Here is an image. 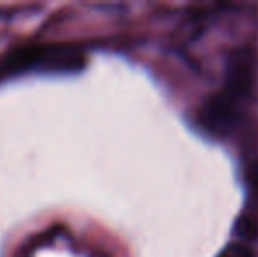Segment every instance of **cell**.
<instances>
[{"instance_id":"7a4b0ae2","label":"cell","mask_w":258,"mask_h":257,"mask_svg":"<svg viewBox=\"0 0 258 257\" xmlns=\"http://www.w3.org/2000/svg\"><path fill=\"white\" fill-rule=\"evenodd\" d=\"M85 65V57L79 49L72 46H54V44H30L11 52L6 55L2 72H21V71H53V72H71L78 71Z\"/></svg>"},{"instance_id":"3957f363","label":"cell","mask_w":258,"mask_h":257,"mask_svg":"<svg viewBox=\"0 0 258 257\" xmlns=\"http://www.w3.org/2000/svg\"><path fill=\"white\" fill-rule=\"evenodd\" d=\"M218 257H255V252L248 247L242 241H237V243H232L225 248Z\"/></svg>"},{"instance_id":"277c9868","label":"cell","mask_w":258,"mask_h":257,"mask_svg":"<svg viewBox=\"0 0 258 257\" xmlns=\"http://www.w3.org/2000/svg\"><path fill=\"white\" fill-rule=\"evenodd\" d=\"M0 74H2V71H0Z\"/></svg>"},{"instance_id":"6da1fadb","label":"cell","mask_w":258,"mask_h":257,"mask_svg":"<svg viewBox=\"0 0 258 257\" xmlns=\"http://www.w3.org/2000/svg\"><path fill=\"white\" fill-rule=\"evenodd\" d=\"M249 102V99L221 86L199 104L194 122L207 136L223 139L244 122Z\"/></svg>"}]
</instances>
